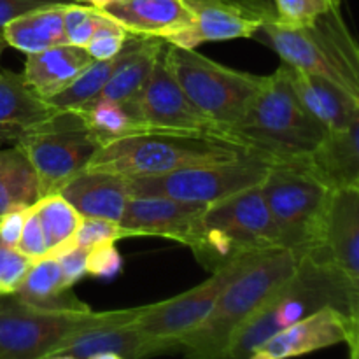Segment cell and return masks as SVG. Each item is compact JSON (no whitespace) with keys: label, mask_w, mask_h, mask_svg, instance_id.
I'll return each instance as SVG.
<instances>
[{"label":"cell","mask_w":359,"mask_h":359,"mask_svg":"<svg viewBox=\"0 0 359 359\" xmlns=\"http://www.w3.org/2000/svg\"><path fill=\"white\" fill-rule=\"evenodd\" d=\"M195 21L168 42L195 49L205 42L249 39L276 18L272 0H184Z\"/></svg>","instance_id":"15"},{"label":"cell","mask_w":359,"mask_h":359,"mask_svg":"<svg viewBox=\"0 0 359 359\" xmlns=\"http://www.w3.org/2000/svg\"><path fill=\"white\" fill-rule=\"evenodd\" d=\"M34 259L21 255L16 248L0 242V294L9 297L23 283Z\"/></svg>","instance_id":"36"},{"label":"cell","mask_w":359,"mask_h":359,"mask_svg":"<svg viewBox=\"0 0 359 359\" xmlns=\"http://www.w3.org/2000/svg\"><path fill=\"white\" fill-rule=\"evenodd\" d=\"M262 193L280 248L304 258L318 238L332 188L307 167L273 165L262 182Z\"/></svg>","instance_id":"9"},{"label":"cell","mask_w":359,"mask_h":359,"mask_svg":"<svg viewBox=\"0 0 359 359\" xmlns=\"http://www.w3.org/2000/svg\"><path fill=\"white\" fill-rule=\"evenodd\" d=\"M287 67L290 83L305 111L328 133L340 132L359 107L353 98L318 76Z\"/></svg>","instance_id":"23"},{"label":"cell","mask_w":359,"mask_h":359,"mask_svg":"<svg viewBox=\"0 0 359 359\" xmlns=\"http://www.w3.org/2000/svg\"><path fill=\"white\" fill-rule=\"evenodd\" d=\"M72 2H77V0H0V30L16 18L25 16L32 11Z\"/></svg>","instance_id":"39"},{"label":"cell","mask_w":359,"mask_h":359,"mask_svg":"<svg viewBox=\"0 0 359 359\" xmlns=\"http://www.w3.org/2000/svg\"><path fill=\"white\" fill-rule=\"evenodd\" d=\"M88 359H125V358L114 353H100V354H93V356H90Z\"/></svg>","instance_id":"45"},{"label":"cell","mask_w":359,"mask_h":359,"mask_svg":"<svg viewBox=\"0 0 359 359\" xmlns=\"http://www.w3.org/2000/svg\"><path fill=\"white\" fill-rule=\"evenodd\" d=\"M91 62L93 58L84 48L72 44L56 46L27 55L23 77L39 97L48 100L65 90Z\"/></svg>","instance_id":"22"},{"label":"cell","mask_w":359,"mask_h":359,"mask_svg":"<svg viewBox=\"0 0 359 359\" xmlns=\"http://www.w3.org/2000/svg\"><path fill=\"white\" fill-rule=\"evenodd\" d=\"M27 214L28 209H21L0 216V242L11 245V248H16L21 231H23L25 221H27Z\"/></svg>","instance_id":"41"},{"label":"cell","mask_w":359,"mask_h":359,"mask_svg":"<svg viewBox=\"0 0 359 359\" xmlns=\"http://www.w3.org/2000/svg\"><path fill=\"white\" fill-rule=\"evenodd\" d=\"M128 37L130 34L125 28L104 14V20L84 49L93 60H111L123 51Z\"/></svg>","instance_id":"35"},{"label":"cell","mask_w":359,"mask_h":359,"mask_svg":"<svg viewBox=\"0 0 359 359\" xmlns=\"http://www.w3.org/2000/svg\"><path fill=\"white\" fill-rule=\"evenodd\" d=\"M118 56L111 60H93L65 90L46 100L49 107L53 111H79L97 100L114 72Z\"/></svg>","instance_id":"31"},{"label":"cell","mask_w":359,"mask_h":359,"mask_svg":"<svg viewBox=\"0 0 359 359\" xmlns=\"http://www.w3.org/2000/svg\"><path fill=\"white\" fill-rule=\"evenodd\" d=\"M53 112L48 102L28 86L23 74L0 69V130L13 132L16 137L48 119Z\"/></svg>","instance_id":"26"},{"label":"cell","mask_w":359,"mask_h":359,"mask_svg":"<svg viewBox=\"0 0 359 359\" xmlns=\"http://www.w3.org/2000/svg\"><path fill=\"white\" fill-rule=\"evenodd\" d=\"M60 195L83 217L119 223L132 193L126 177L109 172L83 170L63 186Z\"/></svg>","instance_id":"20"},{"label":"cell","mask_w":359,"mask_h":359,"mask_svg":"<svg viewBox=\"0 0 359 359\" xmlns=\"http://www.w3.org/2000/svg\"><path fill=\"white\" fill-rule=\"evenodd\" d=\"M102 20H104V13L97 7L84 6L81 2L69 4L63 13V25H65L69 44L86 48Z\"/></svg>","instance_id":"32"},{"label":"cell","mask_w":359,"mask_h":359,"mask_svg":"<svg viewBox=\"0 0 359 359\" xmlns=\"http://www.w3.org/2000/svg\"><path fill=\"white\" fill-rule=\"evenodd\" d=\"M326 305L351 318L356 294L325 269L302 258L297 273L235 332L224 359H248L273 335Z\"/></svg>","instance_id":"6"},{"label":"cell","mask_w":359,"mask_h":359,"mask_svg":"<svg viewBox=\"0 0 359 359\" xmlns=\"http://www.w3.org/2000/svg\"><path fill=\"white\" fill-rule=\"evenodd\" d=\"M42 359H77V358L69 356V354H55V356H48V358H42Z\"/></svg>","instance_id":"48"},{"label":"cell","mask_w":359,"mask_h":359,"mask_svg":"<svg viewBox=\"0 0 359 359\" xmlns=\"http://www.w3.org/2000/svg\"><path fill=\"white\" fill-rule=\"evenodd\" d=\"M249 153L226 137L182 130H147L102 144L86 170L109 172L121 177L161 175L198 165L224 163Z\"/></svg>","instance_id":"3"},{"label":"cell","mask_w":359,"mask_h":359,"mask_svg":"<svg viewBox=\"0 0 359 359\" xmlns=\"http://www.w3.org/2000/svg\"><path fill=\"white\" fill-rule=\"evenodd\" d=\"M39 200V177L23 151L18 147L0 151V216L30 209Z\"/></svg>","instance_id":"28"},{"label":"cell","mask_w":359,"mask_h":359,"mask_svg":"<svg viewBox=\"0 0 359 359\" xmlns=\"http://www.w3.org/2000/svg\"><path fill=\"white\" fill-rule=\"evenodd\" d=\"M351 319H353V325H354V333L359 335V297H358V302L356 305H354V311L353 314H351Z\"/></svg>","instance_id":"43"},{"label":"cell","mask_w":359,"mask_h":359,"mask_svg":"<svg viewBox=\"0 0 359 359\" xmlns=\"http://www.w3.org/2000/svg\"><path fill=\"white\" fill-rule=\"evenodd\" d=\"M359 297V189H332L318 238L304 256Z\"/></svg>","instance_id":"14"},{"label":"cell","mask_w":359,"mask_h":359,"mask_svg":"<svg viewBox=\"0 0 359 359\" xmlns=\"http://www.w3.org/2000/svg\"><path fill=\"white\" fill-rule=\"evenodd\" d=\"M276 20L287 27H309L318 18L340 6V0H272Z\"/></svg>","instance_id":"33"},{"label":"cell","mask_w":359,"mask_h":359,"mask_svg":"<svg viewBox=\"0 0 359 359\" xmlns=\"http://www.w3.org/2000/svg\"><path fill=\"white\" fill-rule=\"evenodd\" d=\"M205 203L182 202L168 196H130L121 224L132 237L172 238L186 245L196 219L205 210Z\"/></svg>","instance_id":"16"},{"label":"cell","mask_w":359,"mask_h":359,"mask_svg":"<svg viewBox=\"0 0 359 359\" xmlns=\"http://www.w3.org/2000/svg\"><path fill=\"white\" fill-rule=\"evenodd\" d=\"M144 305L118 311L93 312L41 309L0 294V359H42L56 346L79 332L98 326L132 323Z\"/></svg>","instance_id":"7"},{"label":"cell","mask_w":359,"mask_h":359,"mask_svg":"<svg viewBox=\"0 0 359 359\" xmlns=\"http://www.w3.org/2000/svg\"><path fill=\"white\" fill-rule=\"evenodd\" d=\"M255 258L228 263L212 272L209 279H205L193 290L184 291L168 300L158 302V304L144 305V311L140 312L139 318L133 319V326L153 339L174 344L179 353V340L205 321L207 316L212 312L216 302L219 300L224 287Z\"/></svg>","instance_id":"13"},{"label":"cell","mask_w":359,"mask_h":359,"mask_svg":"<svg viewBox=\"0 0 359 359\" xmlns=\"http://www.w3.org/2000/svg\"><path fill=\"white\" fill-rule=\"evenodd\" d=\"M88 251H90V249L72 248L56 258L60 263V269H62L63 283H65L67 287H72L74 284L79 283L84 276H88L86 272Z\"/></svg>","instance_id":"40"},{"label":"cell","mask_w":359,"mask_h":359,"mask_svg":"<svg viewBox=\"0 0 359 359\" xmlns=\"http://www.w3.org/2000/svg\"><path fill=\"white\" fill-rule=\"evenodd\" d=\"M34 210L41 221L48 242L46 258H58L74 248V238L83 216L60 193L39 200Z\"/></svg>","instance_id":"29"},{"label":"cell","mask_w":359,"mask_h":359,"mask_svg":"<svg viewBox=\"0 0 359 359\" xmlns=\"http://www.w3.org/2000/svg\"><path fill=\"white\" fill-rule=\"evenodd\" d=\"M16 249L21 255L27 256V258L34 259V262L48 256V242H46L44 230H42L41 221H39L34 207L28 209L27 221H25L23 231H21V237L18 241Z\"/></svg>","instance_id":"38"},{"label":"cell","mask_w":359,"mask_h":359,"mask_svg":"<svg viewBox=\"0 0 359 359\" xmlns=\"http://www.w3.org/2000/svg\"><path fill=\"white\" fill-rule=\"evenodd\" d=\"M231 137L272 165L311 168L312 154L328 132L300 104L283 63L265 76L245 114L231 128Z\"/></svg>","instance_id":"1"},{"label":"cell","mask_w":359,"mask_h":359,"mask_svg":"<svg viewBox=\"0 0 359 359\" xmlns=\"http://www.w3.org/2000/svg\"><path fill=\"white\" fill-rule=\"evenodd\" d=\"M351 347V359H359V335L354 333L353 339L349 340Z\"/></svg>","instance_id":"42"},{"label":"cell","mask_w":359,"mask_h":359,"mask_svg":"<svg viewBox=\"0 0 359 359\" xmlns=\"http://www.w3.org/2000/svg\"><path fill=\"white\" fill-rule=\"evenodd\" d=\"M163 46L165 41L144 86L140 88L135 97L130 98L128 102H123V107L149 130L205 132L233 140L223 126L207 118L186 97V93L168 69Z\"/></svg>","instance_id":"12"},{"label":"cell","mask_w":359,"mask_h":359,"mask_svg":"<svg viewBox=\"0 0 359 359\" xmlns=\"http://www.w3.org/2000/svg\"><path fill=\"white\" fill-rule=\"evenodd\" d=\"M311 170L332 189H359V107L340 132L328 133L312 154Z\"/></svg>","instance_id":"21"},{"label":"cell","mask_w":359,"mask_h":359,"mask_svg":"<svg viewBox=\"0 0 359 359\" xmlns=\"http://www.w3.org/2000/svg\"><path fill=\"white\" fill-rule=\"evenodd\" d=\"M302 256L272 249L256 256L224 287L205 321L177 342L186 359H224L231 337L297 273Z\"/></svg>","instance_id":"2"},{"label":"cell","mask_w":359,"mask_h":359,"mask_svg":"<svg viewBox=\"0 0 359 359\" xmlns=\"http://www.w3.org/2000/svg\"><path fill=\"white\" fill-rule=\"evenodd\" d=\"M100 353H114L125 359H149L161 354L177 353V347L170 342L146 335L135 328L132 321L98 326L76 333L56 346L49 356L69 354L77 359H88Z\"/></svg>","instance_id":"17"},{"label":"cell","mask_w":359,"mask_h":359,"mask_svg":"<svg viewBox=\"0 0 359 359\" xmlns=\"http://www.w3.org/2000/svg\"><path fill=\"white\" fill-rule=\"evenodd\" d=\"M161 44H163V39L130 35L125 48L119 53L114 72L109 83L105 84L100 97L118 102V104L128 102L130 98L135 97L149 77Z\"/></svg>","instance_id":"24"},{"label":"cell","mask_w":359,"mask_h":359,"mask_svg":"<svg viewBox=\"0 0 359 359\" xmlns=\"http://www.w3.org/2000/svg\"><path fill=\"white\" fill-rule=\"evenodd\" d=\"M6 48H7V42H6V39H4L2 30H0V58H2V53Z\"/></svg>","instance_id":"47"},{"label":"cell","mask_w":359,"mask_h":359,"mask_svg":"<svg viewBox=\"0 0 359 359\" xmlns=\"http://www.w3.org/2000/svg\"><path fill=\"white\" fill-rule=\"evenodd\" d=\"M248 359H277V358L273 356V354H270L269 351L259 349V351H256V353H252Z\"/></svg>","instance_id":"44"},{"label":"cell","mask_w":359,"mask_h":359,"mask_svg":"<svg viewBox=\"0 0 359 359\" xmlns=\"http://www.w3.org/2000/svg\"><path fill=\"white\" fill-rule=\"evenodd\" d=\"M14 139L37 174L41 198L62 191L70 179L86 170L98 149L97 139L76 111H55Z\"/></svg>","instance_id":"10"},{"label":"cell","mask_w":359,"mask_h":359,"mask_svg":"<svg viewBox=\"0 0 359 359\" xmlns=\"http://www.w3.org/2000/svg\"><path fill=\"white\" fill-rule=\"evenodd\" d=\"M123 266V259L114 244L95 245L88 251L86 272L88 276L100 277V279H111L118 276Z\"/></svg>","instance_id":"37"},{"label":"cell","mask_w":359,"mask_h":359,"mask_svg":"<svg viewBox=\"0 0 359 359\" xmlns=\"http://www.w3.org/2000/svg\"><path fill=\"white\" fill-rule=\"evenodd\" d=\"M67 6L69 4L44 7L11 21L2 28L7 46L20 49L25 55H34L49 48L69 44L63 25Z\"/></svg>","instance_id":"25"},{"label":"cell","mask_w":359,"mask_h":359,"mask_svg":"<svg viewBox=\"0 0 359 359\" xmlns=\"http://www.w3.org/2000/svg\"><path fill=\"white\" fill-rule=\"evenodd\" d=\"M163 51L168 69L186 97L231 137V128L245 114L265 76L221 65L195 49L181 48L168 41H165Z\"/></svg>","instance_id":"8"},{"label":"cell","mask_w":359,"mask_h":359,"mask_svg":"<svg viewBox=\"0 0 359 359\" xmlns=\"http://www.w3.org/2000/svg\"><path fill=\"white\" fill-rule=\"evenodd\" d=\"M272 167L269 160L258 154H245L224 163L198 165L161 175L130 177L128 188L133 196H168L210 205L259 186Z\"/></svg>","instance_id":"11"},{"label":"cell","mask_w":359,"mask_h":359,"mask_svg":"<svg viewBox=\"0 0 359 359\" xmlns=\"http://www.w3.org/2000/svg\"><path fill=\"white\" fill-rule=\"evenodd\" d=\"M102 13L130 35L168 41L195 21L184 0H109Z\"/></svg>","instance_id":"19"},{"label":"cell","mask_w":359,"mask_h":359,"mask_svg":"<svg viewBox=\"0 0 359 359\" xmlns=\"http://www.w3.org/2000/svg\"><path fill=\"white\" fill-rule=\"evenodd\" d=\"M186 245L210 272L237 259L283 249L262 184L207 205Z\"/></svg>","instance_id":"4"},{"label":"cell","mask_w":359,"mask_h":359,"mask_svg":"<svg viewBox=\"0 0 359 359\" xmlns=\"http://www.w3.org/2000/svg\"><path fill=\"white\" fill-rule=\"evenodd\" d=\"M81 118L86 123L88 130L97 139L98 147L102 144L112 142L116 139L147 132V126L137 121L121 104L98 97L86 107L79 109Z\"/></svg>","instance_id":"30"},{"label":"cell","mask_w":359,"mask_h":359,"mask_svg":"<svg viewBox=\"0 0 359 359\" xmlns=\"http://www.w3.org/2000/svg\"><path fill=\"white\" fill-rule=\"evenodd\" d=\"M16 300L41 309H69L88 311V305L77 300L70 287L65 286L62 269L56 258H42L34 262L23 283L13 294Z\"/></svg>","instance_id":"27"},{"label":"cell","mask_w":359,"mask_h":359,"mask_svg":"<svg viewBox=\"0 0 359 359\" xmlns=\"http://www.w3.org/2000/svg\"><path fill=\"white\" fill-rule=\"evenodd\" d=\"M126 237H132V235L119 223L98 219V217H83L77 228L76 238H74V248L91 249L100 244H116Z\"/></svg>","instance_id":"34"},{"label":"cell","mask_w":359,"mask_h":359,"mask_svg":"<svg viewBox=\"0 0 359 359\" xmlns=\"http://www.w3.org/2000/svg\"><path fill=\"white\" fill-rule=\"evenodd\" d=\"M353 335V319L340 309L326 305L273 335L263 349L277 359H290L337 344H349Z\"/></svg>","instance_id":"18"},{"label":"cell","mask_w":359,"mask_h":359,"mask_svg":"<svg viewBox=\"0 0 359 359\" xmlns=\"http://www.w3.org/2000/svg\"><path fill=\"white\" fill-rule=\"evenodd\" d=\"M259 32L283 63L328 81L359 105V42L340 6L309 27H287L273 18Z\"/></svg>","instance_id":"5"},{"label":"cell","mask_w":359,"mask_h":359,"mask_svg":"<svg viewBox=\"0 0 359 359\" xmlns=\"http://www.w3.org/2000/svg\"><path fill=\"white\" fill-rule=\"evenodd\" d=\"M77 2H86V4H90V6H93V7H97V9H100L102 6H105V4L109 2V0H77Z\"/></svg>","instance_id":"46"}]
</instances>
